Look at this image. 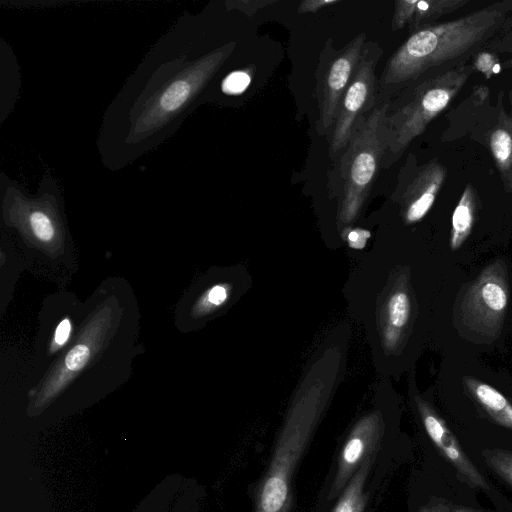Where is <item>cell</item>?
Segmentation results:
<instances>
[{
	"mask_svg": "<svg viewBox=\"0 0 512 512\" xmlns=\"http://www.w3.org/2000/svg\"><path fill=\"white\" fill-rule=\"evenodd\" d=\"M511 16L512 0H500L412 33L387 61L382 84L394 90L411 89L468 64L485 50Z\"/></svg>",
	"mask_w": 512,
	"mask_h": 512,
	"instance_id": "obj_1",
	"label": "cell"
},
{
	"mask_svg": "<svg viewBox=\"0 0 512 512\" xmlns=\"http://www.w3.org/2000/svg\"><path fill=\"white\" fill-rule=\"evenodd\" d=\"M389 103L373 108L357 122L341 156L342 190L338 217L352 222L364 206L388 151L386 119Z\"/></svg>",
	"mask_w": 512,
	"mask_h": 512,
	"instance_id": "obj_2",
	"label": "cell"
},
{
	"mask_svg": "<svg viewBox=\"0 0 512 512\" xmlns=\"http://www.w3.org/2000/svg\"><path fill=\"white\" fill-rule=\"evenodd\" d=\"M472 63L424 80L410 90L404 105L388 113V151L391 162L397 160L430 122L445 111L475 72ZM386 159V158H385Z\"/></svg>",
	"mask_w": 512,
	"mask_h": 512,
	"instance_id": "obj_3",
	"label": "cell"
},
{
	"mask_svg": "<svg viewBox=\"0 0 512 512\" xmlns=\"http://www.w3.org/2000/svg\"><path fill=\"white\" fill-rule=\"evenodd\" d=\"M113 322V310L108 306L98 308L89 316L69 349L40 382L39 387L33 390V412H41L52 404L101 355L104 345L112 336Z\"/></svg>",
	"mask_w": 512,
	"mask_h": 512,
	"instance_id": "obj_4",
	"label": "cell"
},
{
	"mask_svg": "<svg viewBox=\"0 0 512 512\" xmlns=\"http://www.w3.org/2000/svg\"><path fill=\"white\" fill-rule=\"evenodd\" d=\"M505 262L498 259L485 267L467 288L459 305V322L485 338L499 336L509 302Z\"/></svg>",
	"mask_w": 512,
	"mask_h": 512,
	"instance_id": "obj_5",
	"label": "cell"
},
{
	"mask_svg": "<svg viewBox=\"0 0 512 512\" xmlns=\"http://www.w3.org/2000/svg\"><path fill=\"white\" fill-rule=\"evenodd\" d=\"M384 415L379 410L358 419L338 451L333 472L327 478L314 512H324L339 496L361 464L390 441Z\"/></svg>",
	"mask_w": 512,
	"mask_h": 512,
	"instance_id": "obj_6",
	"label": "cell"
},
{
	"mask_svg": "<svg viewBox=\"0 0 512 512\" xmlns=\"http://www.w3.org/2000/svg\"><path fill=\"white\" fill-rule=\"evenodd\" d=\"M381 54V47L377 43L366 41L358 66L337 109L329 144L330 157L344 152L357 122L374 105L376 65Z\"/></svg>",
	"mask_w": 512,
	"mask_h": 512,
	"instance_id": "obj_7",
	"label": "cell"
},
{
	"mask_svg": "<svg viewBox=\"0 0 512 512\" xmlns=\"http://www.w3.org/2000/svg\"><path fill=\"white\" fill-rule=\"evenodd\" d=\"M395 448L389 442L370 455L324 512H376L388 475L396 464Z\"/></svg>",
	"mask_w": 512,
	"mask_h": 512,
	"instance_id": "obj_8",
	"label": "cell"
},
{
	"mask_svg": "<svg viewBox=\"0 0 512 512\" xmlns=\"http://www.w3.org/2000/svg\"><path fill=\"white\" fill-rule=\"evenodd\" d=\"M448 169L433 158L419 165L409 155L403 167L398 202L400 215L405 224L411 225L422 220L432 208L447 178Z\"/></svg>",
	"mask_w": 512,
	"mask_h": 512,
	"instance_id": "obj_9",
	"label": "cell"
},
{
	"mask_svg": "<svg viewBox=\"0 0 512 512\" xmlns=\"http://www.w3.org/2000/svg\"><path fill=\"white\" fill-rule=\"evenodd\" d=\"M366 34L359 33L343 49L329 56L317 85L320 128L324 134L333 127L339 103L358 66L366 43Z\"/></svg>",
	"mask_w": 512,
	"mask_h": 512,
	"instance_id": "obj_10",
	"label": "cell"
},
{
	"mask_svg": "<svg viewBox=\"0 0 512 512\" xmlns=\"http://www.w3.org/2000/svg\"><path fill=\"white\" fill-rule=\"evenodd\" d=\"M7 220L33 250L50 260L64 256L67 244L64 227L48 206L19 200L7 209Z\"/></svg>",
	"mask_w": 512,
	"mask_h": 512,
	"instance_id": "obj_11",
	"label": "cell"
},
{
	"mask_svg": "<svg viewBox=\"0 0 512 512\" xmlns=\"http://www.w3.org/2000/svg\"><path fill=\"white\" fill-rule=\"evenodd\" d=\"M504 89L477 122L468 137L485 147L499 172L504 190L512 194V116L504 106Z\"/></svg>",
	"mask_w": 512,
	"mask_h": 512,
	"instance_id": "obj_12",
	"label": "cell"
},
{
	"mask_svg": "<svg viewBox=\"0 0 512 512\" xmlns=\"http://www.w3.org/2000/svg\"><path fill=\"white\" fill-rule=\"evenodd\" d=\"M235 43L227 44L201 59L188 75L182 76L164 88L144 116L145 125H153L178 111L194 93L215 73L233 51Z\"/></svg>",
	"mask_w": 512,
	"mask_h": 512,
	"instance_id": "obj_13",
	"label": "cell"
},
{
	"mask_svg": "<svg viewBox=\"0 0 512 512\" xmlns=\"http://www.w3.org/2000/svg\"><path fill=\"white\" fill-rule=\"evenodd\" d=\"M422 426L441 454L462 474L470 485L488 488L485 478L467 457L456 437L433 407L421 397L415 398Z\"/></svg>",
	"mask_w": 512,
	"mask_h": 512,
	"instance_id": "obj_14",
	"label": "cell"
},
{
	"mask_svg": "<svg viewBox=\"0 0 512 512\" xmlns=\"http://www.w3.org/2000/svg\"><path fill=\"white\" fill-rule=\"evenodd\" d=\"M471 0H396L391 22L393 31L408 27L412 33L438 23L445 15L465 7Z\"/></svg>",
	"mask_w": 512,
	"mask_h": 512,
	"instance_id": "obj_15",
	"label": "cell"
},
{
	"mask_svg": "<svg viewBox=\"0 0 512 512\" xmlns=\"http://www.w3.org/2000/svg\"><path fill=\"white\" fill-rule=\"evenodd\" d=\"M491 105L489 87L475 85L470 94L447 114V126L441 140L452 142L467 137Z\"/></svg>",
	"mask_w": 512,
	"mask_h": 512,
	"instance_id": "obj_16",
	"label": "cell"
},
{
	"mask_svg": "<svg viewBox=\"0 0 512 512\" xmlns=\"http://www.w3.org/2000/svg\"><path fill=\"white\" fill-rule=\"evenodd\" d=\"M411 298L404 284L394 289L384 304V342L389 348H394L411 318Z\"/></svg>",
	"mask_w": 512,
	"mask_h": 512,
	"instance_id": "obj_17",
	"label": "cell"
},
{
	"mask_svg": "<svg viewBox=\"0 0 512 512\" xmlns=\"http://www.w3.org/2000/svg\"><path fill=\"white\" fill-rule=\"evenodd\" d=\"M463 384L475 402L494 422L512 429V403L501 392L474 377H464Z\"/></svg>",
	"mask_w": 512,
	"mask_h": 512,
	"instance_id": "obj_18",
	"label": "cell"
},
{
	"mask_svg": "<svg viewBox=\"0 0 512 512\" xmlns=\"http://www.w3.org/2000/svg\"><path fill=\"white\" fill-rule=\"evenodd\" d=\"M480 200L475 187L468 183L453 211L449 246L459 249L469 237L474 226Z\"/></svg>",
	"mask_w": 512,
	"mask_h": 512,
	"instance_id": "obj_19",
	"label": "cell"
},
{
	"mask_svg": "<svg viewBox=\"0 0 512 512\" xmlns=\"http://www.w3.org/2000/svg\"><path fill=\"white\" fill-rule=\"evenodd\" d=\"M229 296L226 284H215L209 287L195 302L192 310L193 316H205L216 308L221 307Z\"/></svg>",
	"mask_w": 512,
	"mask_h": 512,
	"instance_id": "obj_20",
	"label": "cell"
},
{
	"mask_svg": "<svg viewBox=\"0 0 512 512\" xmlns=\"http://www.w3.org/2000/svg\"><path fill=\"white\" fill-rule=\"evenodd\" d=\"M483 457L487 465L512 486V452L488 450L483 452Z\"/></svg>",
	"mask_w": 512,
	"mask_h": 512,
	"instance_id": "obj_21",
	"label": "cell"
},
{
	"mask_svg": "<svg viewBox=\"0 0 512 512\" xmlns=\"http://www.w3.org/2000/svg\"><path fill=\"white\" fill-rule=\"evenodd\" d=\"M73 334V321L70 316L61 319L54 328L51 340L48 345L49 355H53L71 343Z\"/></svg>",
	"mask_w": 512,
	"mask_h": 512,
	"instance_id": "obj_22",
	"label": "cell"
},
{
	"mask_svg": "<svg viewBox=\"0 0 512 512\" xmlns=\"http://www.w3.org/2000/svg\"><path fill=\"white\" fill-rule=\"evenodd\" d=\"M485 51L500 54H512V16L507 25L486 46Z\"/></svg>",
	"mask_w": 512,
	"mask_h": 512,
	"instance_id": "obj_23",
	"label": "cell"
},
{
	"mask_svg": "<svg viewBox=\"0 0 512 512\" xmlns=\"http://www.w3.org/2000/svg\"><path fill=\"white\" fill-rule=\"evenodd\" d=\"M251 76L245 71H235L229 74L222 85L223 91L228 94L243 92L250 83Z\"/></svg>",
	"mask_w": 512,
	"mask_h": 512,
	"instance_id": "obj_24",
	"label": "cell"
},
{
	"mask_svg": "<svg viewBox=\"0 0 512 512\" xmlns=\"http://www.w3.org/2000/svg\"><path fill=\"white\" fill-rule=\"evenodd\" d=\"M472 64L476 71H480L486 78H490L492 73H495L493 67L500 63L497 54L483 50L473 58Z\"/></svg>",
	"mask_w": 512,
	"mask_h": 512,
	"instance_id": "obj_25",
	"label": "cell"
},
{
	"mask_svg": "<svg viewBox=\"0 0 512 512\" xmlns=\"http://www.w3.org/2000/svg\"><path fill=\"white\" fill-rule=\"evenodd\" d=\"M274 2L275 0H237L229 1L226 3V5L227 9H236L248 17H253L258 10L269 6Z\"/></svg>",
	"mask_w": 512,
	"mask_h": 512,
	"instance_id": "obj_26",
	"label": "cell"
},
{
	"mask_svg": "<svg viewBox=\"0 0 512 512\" xmlns=\"http://www.w3.org/2000/svg\"><path fill=\"white\" fill-rule=\"evenodd\" d=\"M339 0H305L298 6V13H316L319 10L338 4Z\"/></svg>",
	"mask_w": 512,
	"mask_h": 512,
	"instance_id": "obj_27",
	"label": "cell"
},
{
	"mask_svg": "<svg viewBox=\"0 0 512 512\" xmlns=\"http://www.w3.org/2000/svg\"><path fill=\"white\" fill-rule=\"evenodd\" d=\"M416 512H451L449 507L442 502L429 501L418 507Z\"/></svg>",
	"mask_w": 512,
	"mask_h": 512,
	"instance_id": "obj_28",
	"label": "cell"
},
{
	"mask_svg": "<svg viewBox=\"0 0 512 512\" xmlns=\"http://www.w3.org/2000/svg\"><path fill=\"white\" fill-rule=\"evenodd\" d=\"M368 233H369L368 231L360 230V229H355V230L350 231V233L348 234V241H349L350 245L356 247L357 246L356 244H362L360 242V239L362 241H365L364 235L368 234Z\"/></svg>",
	"mask_w": 512,
	"mask_h": 512,
	"instance_id": "obj_29",
	"label": "cell"
},
{
	"mask_svg": "<svg viewBox=\"0 0 512 512\" xmlns=\"http://www.w3.org/2000/svg\"><path fill=\"white\" fill-rule=\"evenodd\" d=\"M503 69H512V54L501 63Z\"/></svg>",
	"mask_w": 512,
	"mask_h": 512,
	"instance_id": "obj_30",
	"label": "cell"
},
{
	"mask_svg": "<svg viewBox=\"0 0 512 512\" xmlns=\"http://www.w3.org/2000/svg\"><path fill=\"white\" fill-rule=\"evenodd\" d=\"M453 512H477L473 509L465 508V507H455Z\"/></svg>",
	"mask_w": 512,
	"mask_h": 512,
	"instance_id": "obj_31",
	"label": "cell"
},
{
	"mask_svg": "<svg viewBox=\"0 0 512 512\" xmlns=\"http://www.w3.org/2000/svg\"><path fill=\"white\" fill-rule=\"evenodd\" d=\"M508 101H509V104H510V114L512 116V89L509 90L508 92Z\"/></svg>",
	"mask_w": 512,
	"mask_h": 512,
	"instance_id": "obj_32",
	"label": "cell"
}]
</instances>
